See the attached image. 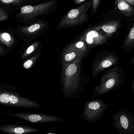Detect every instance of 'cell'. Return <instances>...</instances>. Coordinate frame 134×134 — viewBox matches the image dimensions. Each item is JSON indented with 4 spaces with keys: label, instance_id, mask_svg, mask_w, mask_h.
Segmentation results:
<instances>
[{
    "label": "cell",
    "instance_id": "7402d4cb",
    "mask_svg": "<svg viewBox=\"0 0 134 134\" xmlns=\"http://www.w3.org/2000/svg\"><path fill=\"white\" fill-rule=\"evenodd\" d=\"M8 18V15L1 8L0 10V21L7 20Z\"/></svg>",
    "mask_w": 134,
    "mask_h": 134
},
{
    "label": "cell",
    "instance_id": "44dd1931",
    "mask_svg": "<svg viewBox=\"0 0 134 134\" xmlns=\"http://www.w3.org/2000/svg\"><path fill=\"white\" fill-rule=\"evenodd\" d=\"M24 0H0L1 3L4 4H19Z\"/></svg>",
    "mask_w": 134,
    "mask_h": 134
},
{
    "label": "cell",
    "instance_id": "52a82bcc",
    "mask_svg": "<svg viewBox=\"0 0 134 134\" xmlns=\"http://www.w3.org/2000/svg\"><path fill=\"white\" fill-rule=\"evenodd\" d=\"M0 102L4 105L24 108H37L40 106L36 102L7 92H1Z\"/></svg>",
    "mask_w": 134,
    "mask_h": 134
},
{
    "label": "cell",
    "instance_id": "ac0fdd59",
    "mask_svg": "<svg viewBox=\"0 0 134 134\" xmlns=\"http://www.w3.org/2000/svg\"><path fill=\"white\" fill-rule=\"evenodd\" d=\"M39 42H35L32 45H30L29 47L26 51L23 54L22 57L23 59L26 58L30 55L32 53H33L37 48L38 45H39Z\"/></svg>",
    "mask_w": 134,
    "mask_h": 134
},
{
    "label": "cell",
    "instance_id": "3957f363",
    "mask_svg": "<svg viewBox=\"0 0 134 134\" xmlns=\"http://www.w3.org/2000/svg\"><path fill=\"white\" fill-rule=\"evenodd\" d=\"M112 118L113 127L118 133L134 134V117L128 109L121 108L114 114Z\"/></svg>",
    "mask_w": 134,
    "mask_h": 134
},
{
    "label": "cell",
    "instance_id": "30bf717a",
    "mask_svg": "<svg viewBox=\"0 0 134 134\" xmlns=\"http://www.w3.org/2000/svg\"><path fill=\"white\" fill-rule=\"evenodd\" d=\"M108 37L100 31L93 29L85 34L81 40L84 41L88 48H92L105 43Z\"/></svg>",
    "mask_w": 134,
    "mask_h": 134
},
{
    "label": "cell",
    "instance_id": "5bb4252c",
    "mask_svg": "<svg viewBox=\"0 0 134 134\" xmlns=\"http://www.w3.org/2000/svg\"><path fill=\"white\" fill-rule=\"evenodd\" d=\"M116 2L118 8L125 16L134 15V8L125 0H116Z\"/></svg>",
    "mask_w": 134,
    "mask_h": 134
},
{
    "label": "cell",
    "instance_id": "7a4b0ae2",
    "mask_svg": "<svg viewBox=\"0 0 134 134\" xmlns=\"http://www.w3.org/2000/svg\"><path fill=\"white\" fill-rule=\"evenodd\" d=\"M85 56H82L69 64L63 63L62 83L65 94L75 93L80 87L82 62Z\"/></svg>",
    "mask_w": 134,
    "mask_h": 134
},
{
    "label": "cell",
    "instance_id": "9a60e30c",
    "mask_svg": "<svg viewBox=\"0 0 134 134\" xmlns=\"http://www.w3.org/2000/svg\"><path fill=\"white\" fill-rule=\"evenodd\" d=\"M134 46V23L131 27L128 34L127 35L124 47V50L127 52H131V50Z\"/></svg>",
    "mask_w": 134,
    "mask_h": 134
},
{
    "label": "cell",
    "instance_id": "8992f818",
    "mask_svg": "<svg viewBox=\"0 0 134 134\" xmlns=\"http://www.w3.org/2000/svg\"><path fill=\"white\" fill-rule=\"evenodd\" d=\"M83 116L88 123H96L100 120L107 109V104L99 99H93L86 102Z\"/></svg>",
    "mask_w": 134,
    "mask_h": 134
},
{
    "label": "cell",
    "instance_id": "8fae6325",
    "mask_svg": "<svg viewBox=\"0 0 134 134\" xmlns=\"http://www.w3.org/2000/svg\"><path fill=\"white\" fill-rule=\"evenodd\" d=\"M87 53L77 48L73 43L64 50L62 56L63 63L69 64L82 56H86Z\"/></svg>",
    "mask_w": 134,
    "mask_h": 134
},
{
    "label": "cell",
    "instance_id": "9c48e42d",
    "mask_svg": "<svg viewBox=\"0 0 134 134\" xmlns=\"http://www.w3.org/2000/svg\"><path fill=\"white\" fill-rule=\"evenodd\" d=\"M8 116L19 118L26 121L32 123H45L50 122H62L64 119L61 118L48 114L36 113H8Z\"/></svg>",
    "mask_w": 134,
    "mask_h": 134
},
{
    "label": "cell",
    "instance_id": "603a6c76",
    "mask_svg": "<svg viewBox=\"0 0 134 134\" xmlns=\"http://www.w3.org/2000/svg\"><path fill=\"white\" fill-rule=\"evenodd\" d=\"M99 0H92V10L93 13H95L97 10L99 3Z\"/></svg>",
    "mask_w": 134,
    "mask_h": 134
},
{
    "label": "cell",
    "instance_id": "d4e9b609",
    "mask_svg": "<svg viewBox=\"0 0 134 134\" xmlns=\"http://www.w3.org/2000/svg\"><path fill=\"white\" fill-rule=\"evenodd\" d=\"M86 0H75V3L77 4L81 3Z\"/></svg>",
    "mask_w": 134,
    "mask_h": 134
},
{
    "label": "cell",
    "instance_id": "cb8c5ba5",
    "mask_svg": "<svg viewBox=\"0 0 134 134\" xmlns=\"http://www.w3.org/2000/svg\"><path fill=\"white\" fill-rule=\"evenodd\" d=\"M129 3L131 5H134V0H125Z\"/></svg>",
    "mask_w": 134,
    "mask_h": 134
},
{
    "label": "cell",
    "instance_id": "7c38bea8",
    "mask_svg": "<svg viewBox=\"0 0 134 134\" xmlns=\"http://www.w3.org/2000/svg\"><path fill=\"white\" fill-rule=\"evenodd\" d=\"M0 130L7 134H25L39 131V129L30 126L19 125H5L0 127Z\"/></svg>",
    "mask_w": 134,
    "mask_h": 134
},
{
    "label": "cell",
    "instance_id": "4fadbf2b",
    "mask_svg": "<svg viewBox=\"0 0 134 134\" xmlns=\"http://www.w3.org/2000/svg\"><path fill=\"white\" fill-rule=\"evenodd\" d=\"M119 26V23L117 21L109 22L93 28L97 31L102 32L109 38L116 31Z\"/></svg>",
    "mask_w": 134,
    "mask_h": 134
},
{
    "label": "cell",
    "instance_id": "ffe728a7",
    "mask_svg": "<svg viewBox=\"0 0 134 134\" xmlns=\"http://www.w3.org/2000/svg\"><path fill=\"white\" fill-rule=\"evenodd\" d=\"M73 44L77 49L83 51L87 53H88V52L87 47L84 41H83L82 40L78 41V42H76V43H73Z\"/></svg>",
    "mask_w": 134,
    "mask_h": 134
},
{
    "label": "cell",
    "instance_id": "4316f807",
    "mask_svg": "<svg viewBox=\"0 0 134 134\" xmlns=\"http://www.w3.org/2000/svg\"><path fill=\"white\" fill-rule=\"evenodd\" d=\"M131 66H133L134 65V54L131 61Z\"/></svg>",
    "mask_w": 134,
    "mask_h": 134
},
{
    "label": "cell",
    "instance_id": "ba28073f",
    "mask_svg": "<svg viewBox=\"0 0 134 134\" xmlns=\"http://www.w3.org/2000/svg\"><path fill=\"white\" fill-rule=\"evenodd\" d=\"M55 3L54 1H52L34 6H23L21 8L19 15L24 20H31L47 12L54 5Z\"/></svg>",
    "mask_w": 134,
    "mask_h": 134
},
{
    "label": "cell",
    "instance_id": "5b68a950",
    "mask_svg": "<svg viewBox=\"0 0 134 134\" xmlns=\"http://www.w3.org/2000/svg\"><path fill=\"white\" fill-rule=\"evenodd\" d=\"M119 58L115 52H104L96 56L92 61L91 73L94 79L102 71L118 65Z\"/></svg>",
    "mask_w": 134,
    "mask_h": 134
},
{
    "label": "cell",
    "instance_id": "484cf974",
    "mask_svg": "<svg viewBox=\"0 0 134 134\" xmlns=\"http://www.w3.org/2000/svg\"><path fill=\"white\" fill-rule=\"evenodd\" d=\"M131 91L133 94H134V79L132 82L131 86Z\"/></svg>",
    "mask_w": 134,
    "mask_h": 134
},
{
    "label": "cell",
    "instance_id": "6da1fadb",
    "mask_svg": "<svg viewBox=\"0 0 134 134\" xmlns=\"http://www.w3.org/2000/svg\"><path fill=\"white\" fill-rule=\"evenodd\" d=\"M124 74L122 67L118 65L110 67L102 74L99 85L94 87L92 98L119 90L124 85Z\"/></svg>",
    "mask_w": 134,
    "mask_h": 134
},
{
    "label": "cell",
    "instance_id": "2e32d148",
    "mask_svg": "<svg viewBox=\"0 0 134 134\" xmlns=\"http://www.w3.org/2000/svg\"><path fill=\"white\" fill-rule=\"evenodd\" d=\"M0 40L8 47H11L14 42L13 36L7 32H2L0 34Z\"/></svg>",
    "mask_w": 134,
    "mask_h": 134
},
{
    "label": "cell",
    "instance_id": "e0dca14e",
    "mask_svg": "<svg viewBox=\"0 0 134 134\" xmlns=\"http://www.w3.org/2000/svg\"><path fill=\"white\" fill-rule=\"evenodd\" d=\"M44 26V24L41 23H36L22 30V32L25 34H33L37 32Z\"/></svg>",
    "mask_w": 134,
    "mask_h": 134
},
{
    "label": "cell",
    "instance_id": "277c9868",
    "mask_svg": "<svg viewBox=\"0 0 134 134\" xmlns=\"http://www.w3.org/2000/svg\"><path fill=\"white\" fill-rule=\"evenodd\" d=\"M92 4V2H87L77 8L70 10L59 23L58 28L72 27L84 22L87 18L88 11Z\"/></svg>",
    "mask_w": 134,
    "mask_h": 134
},
{
    "label": "cell",
    "instance_id": "d6986e66",
    "mask_svg": "<svg viewBox=\"0 0 134 134\" xmlns=\"http://www.w3.org/2000/svg\"><path fill=\"white\" fill-rule=\"evenodd\" d=\"M38 57V55H36L35 56L32 57L31 58L26 61L23 64V66H24V68L25 69H29L30 67H32V66L34 65V64L36 61Z\"/></svg>",
    "mask_w": 134,
    "mask_h": 134
}]
</instances>
